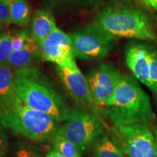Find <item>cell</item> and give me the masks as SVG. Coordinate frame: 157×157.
<instances>
[{
	"label": "cell",
	"mask_w": 157,
	"mask_h": 157,
	"mask_svg": "<svg viewBox=\"0 0 157 157\" xmlns=\"http://www.w3.org/2000/svg\"><path fill=\"white\" fill-rule=\"evenodd\" d=\"M14 81L17 95L25 105L51 116L57 121L68 119L71 110L38 68L31 66L16 70Z\"/></svg>",
	"instance_id": "obj_1"
},
{
	"label": "cell",
	"mask_w": 157,
	"mask_h": 157,
	"mask_svg": "<svg viewBox=\"0 0 157 157\" xmlns=\"http://www.w3.org/2000/svg\"><path fill=\"white\" fill-rule=\"evenodd\" d=\"M103 112L115 127L143 124L149 126L154 120L148 95L134 78L121 75Z\"/></svg>",
	"instance_id": "obj_2"
},
{
	"label": "cell",
	"mask_w": 157,
	"mask_h": 157,
	"mask_svg": "<svg viewBox=\"0 0 157 157\" xmlns=\"http://www.w3.org/2000/svg\"><path fill=\"white\" fill-rule=\"evenodd\" d=\"M56 121L51 116L25 105L20 98L0 109L2 126L35 142L52 139L58 129Z\"/></svg>",
	"instance_id": "obj_3"
},
{
	"label": "cell",
	"mask_w": 157,
	"mask_h": 157,
	"mask_svg": "<svg viewBox=\"0 0 157 157\" xmlns=\"http://www.w3.org/2000/svg\"><path fill=\"white\" fill-rule=\"evenodd\" d=\"M95 24L114 36L156 40L151 23L140 10L127 6H111L103 9Z\"/></svg>",
	"instance_id": "obj_4"
},
{
	"label": "cell",
	"mask_w": 157,
	"mask_h": 157,
	"mask_svg": "<svg viewBox=\"0 0 157 157\" xmlns=\"http://www.w3.org/2000/svg\"><path fill=\"white\" fill-rule=\"evenodd\" d=\"M62 135L73 143L83 154L91 145L104 136V129L97 118L85 111L74 109L65 123L57 129Z\"/></svg>",
	"instance_id": "obj_5"
},
{
	"label": "cell",
	"mask_w": 157,
	"mask_h": 157,
	"mask_svg": "<svg viewBox=\"0 0 157 157\" xmlns=\"http://www.w3.org/2000/svg\"><path fill=\"white\" fill-rule=\"evenodd\" d=\"M69 35L75 58L82 60L101 59L115 46V36L95 23L87 25Z\"/></svg>",
	"instance_id": "obj_6"
},
{
	"label": "cell",
	"mask_w": 157,
	"mask_h": 157,
	"mask_svg": "<svg viewBox=\"0 0 157 157\" xmlns=\"http://www.w3.org/2000/svg\"><path fill=\"white\" fill-rule=\"evenodd\" d=\"M113 142L125 157H157V145L148 126L135 124L116 127Z\"/></svg>",
	"instance_id": "obj_7"
},
{
	"label": "cell",
	"mask_w": 157,
	"mask_h": 157,
	"mask_svg": "<svg viewBox=\"0 0 157 157\" xmlns=\"http://www.w3.org/2000/svg\"><path fill=\"white\" fill-rule=\"evenodd\" d=\"M43 60L52 62L62 67L76 66L72 43L69 35L56 28L39 46Z\"/></svg>",
	"instance_id": "obj_8"
},
{
	"label": "cell",
	"mask_w": 157,
	"mask_h": 157,
	"mask_svg": "<svg viewBox=\"0 0 157 157\" xmlns=\"http://www.w3.org/2000/svg\"><path fill=\"white\" fill-rule=\"evenodd\" d=\"M121 74L111 64L103 63L88 74L87 80L96 105L104 107L111 99Z\"/></svg>",
	"instance_id": "obj_9"
},
{
	"label": "cell",
	"mask_w": 157,
	"mask_h": 157,
	"mask_svg": "<svg viewBox=\"0 0 157 157\" xmlns=\"http://www.w3.org/2000/svg\"><path fill=\"white\" fill-rule=\"evenodd\" d=\"M56 69L58 76L65 87L78 103L91 105L95 104L90 90L87 78L82 74L77 65L73 67H62L58 66Z\"/></svg>",
	"instance_id": "obj_10"
},
{
	"label": "cell",
	"mask_w": 157,
	"mask_h": 157,
	"mask_svg": "<svg viewBox=\"0 0 157 157\" xmlns=\"http://www.w3.org/2000/svg\"><path fill=\"white\" fill-rule=\"evenodd\" d=\"M125 60L135 77L148 88L151 86L150 54L146 45L132 44L125 52Z\"/></svg>",
	"instance_id": "obj_11"
},
{
	"label": "cell",
	"mask_w": 157,
	"mask_h": 157,
	"mask_svg": "<svg viewBox=\"0 0 157 157\" xmlns=\"http://www.w3.org/2000/svg\"><path fill=\"white\" fill-rule=\"evenodd\" d=\"M57 28L53 15L46 10L34 13L31 20V35L39 47L43 41Z\"/></svg>",
	"instance_id": "obj_12"
},
{
	"label": "cell",
	"mask_w": 157,
	"mask_h": 157,
	"mask_svg": "<svg viewBox=\"0 0 157 157\" xmlns=\"http://www.w3.org/2000/svg\"><path fill=\"white\" fill-rule=\"evenodd\" d=\"M15 73L10 65H0V109L18 99L14 81Z\"/></svg>",
	"instance_id": "obj_13"
},
{
	"label": "cell",
	"mask_w": 157,
	"mask_h": 157,
	"mask_svg": "<svg viewBox=\"0 0 157 157\" xmlns=\"http://www.w3.org/2000/svg\"><path fill=\"white\" fill-rule=\"evenodd\" d=\"M39 56H40L39 47L31 36L24 48L20 50L13 51L10 58L8 65L15 71L31 67V65Z\"/></svg>",
	"instance_id": "obj_14"
},
{
	"label": "cell",
	"mask_w": 157,
	"mask_h": 157,
	"mask_svg": "<svg viewBox=\"0 0 157 157\" xmlns=\"http://www.w3.org/2000/svg\"><path fill=\"white\" fill-rule=\"evenodd\" d=\"M11 23L25 26L30 21V6L25 0H14L10 4Z\"/></svg>",
	"instance_id": "obj_15"
},
{
	"label": "cell",
	"mask_w": 157,
	"mask_h": 157,
	"mask_svg": "<svg viewBox=\"0 0 157 157\" xmlns=\"http://www.w3.org/2000/svg\"><path fill=\"white\" fill-rule=\"evenodd\" d=\"M93 157H125L113 140L108 136L101 137L94 144Z\"/></svg>",
	"instance_id": "obj_16"
},
{
	"label": "cell",
	"mask_w": 157,
	"mask_h": 157,
	"mask_svg": "<svg viewBox=\"0 0 157 157\" xmlns=\"http://www.w3.org/2000/svg\"><path fill=\"white\" fill-rule=\"evenodd\" d=\"M55 150L66 157H82V154L73 143L56 133L52 137Z\"/></svg>",
	"instance_id": "obj_17"
},
{
	"label": "cell",
	"mask_w": 157,
	"mask_h": 157,
	"mask_svg": "<svg viewBox=\"0 0 157 157\" xmlns=\"http://www.w3.org/2000/svg\"><path fill=\"white\" fill-rule=\"evenodd\" d=\"M147 48L150 54L151 62V86L149 89L151 90L157 107V41Z\"/></svg>",
	"instance_id": "obj_18"
},
{
	"label": "cell",
	"mask_w": 157,
	"mask_h": 157,
	"mask_svg": "<svg viewBox=\"0 0 157 157\" xmlns=\"http://www.w3.org/2000/svg\"><path fill=\"white\" fill-rule=\"evenodd\" d=\"M13 52L11 34L0 32V65L8 64Z\"/></svg>",
	"instance_id": "obj_19"
},
{
	"label": "cell",
	"mask_w": 157,
	"mask_h": 157,
	"mask_svg": "<svg viewBox=\"0 0 157 157\" xmlns=\"http://www.w3.org/2000/svg\"><path fill=\"white\" fill-rule=\"evenodd\" d=\"M11 36L13 51L20 50L24 48L25 45L28 44L31 37V35H30L29 31L25 30L18 31L14 35H11Z\"/></svg>",
	"instance_id": "obj_20"
},
{
	"label": "cell",
	"mask_w": 157,
	"mask_h": 157,
	"mask_svg": "<svg viewBox=\"0 0 157 157\" xmlns=\"http://www.w3.org/2000/svg\"><path fill=\"white\" fill-rule=\"evenodd\" d=\"M11 23L10 7L7 2L0 0V26Z\"/></svg>",
	"instance_id": "obj_21"
},
{
	"label": "cell",
	"mask_w": 157,
	"mask_h": 157,
	"mask_svg": "<svg viewBox=\"0 0 157 157\" xmlns=\"http://www.w3.org/2000/svg\"><path fill=\"white\" fill-rule=\"evenodd\" d=\"M15 157H42L31 147L20 145L15 151Z\"/></svg>",
	"instance_id": "obj_22"
},
{
	"label": "cell",
	"mask_w": 157,
	"mask_h": 157,
	"mask_svg": "<svg viewBox=\"0 0 157 157\" xmlns=\"http://www.w3.org/2000/svg\"><path fill=\"white\" fill-rule=\"evenodd\" d=\"M7 148V140L5 135L0 128V157H4Z\"/></svg>",
	"instance_id": "obj_23"
},
{
	"label": "cell",
	"mask_w": 157,
	"mask_h": 157,
	"mask_svg": "<svg viewBox=\"0 0 157 157\" xmlns=\"http://www.w3.org/2000/svg\"><path fill=\"white\" fill-rule=\"evenodd\" d=\"M68 2H71L74 3H78L79 5L90 6V7H95L102 3L103 0H67Z\"/></svg>",
	"instance_id": "obj_24"
},
{
	"label": "cell",
	"mask_w": 157,
	"mask_h": 157,
	"mask_svg": "<svg viewBox=\"0 0 157 157\" xmlns=\"http://www.w3.org/2000/svg\"><path fill=\"white\" fill-rule=\"evenodd\" d=\"M142 1L157 13V0H142Z\"/></svg>",
	"instance_id": "obj_25"
},
{
	"label": "cell",
	"mask_w": 157,
	"mask_h": 157,
	"mask_svg": "<svg viewBox=\"0 0 157 157\" xmlns=\"http://www.w3.org/2000/svg\"><path fill=\"white\" fill-rule=\"evenodd\" d=\"M46 157H66V156H65L61 154H60V153L58 152L57 151H56L54 149V150L50 151L48 154V155H47Z\"/></svg>",
	"instance_id": "obj_26"
},
{
	"label": "cell",
	"mask_w": 157,
	"mask_h": 157,
	"mask_svg": "<svg viewBox=\"0 0 157 157\" xmlns=\"http://www.w3.org/2000/svg\"><path fill=\"white\" fill-rule=\"evenodd\" d=\"M2 1H5V2H8L9 4H10L12 2L14 1V0H2Z\"/></svg>",
	"instance_id": "obj_27"
},
{
	"label": "cell",
	"mask_w": 157,
	"mask_h": 157,
	"mask_svg": "<svg viewBox=\"0 0 157 157\" xmlns=\"http://www.w3.org/2000/svg\"><path fill=\"white\" fill-rule=\"evenodd\" d=\"M156 145H157V127H156Z\"/></svg>",
	"instance_id": "obj_28"
}]
</instances>
